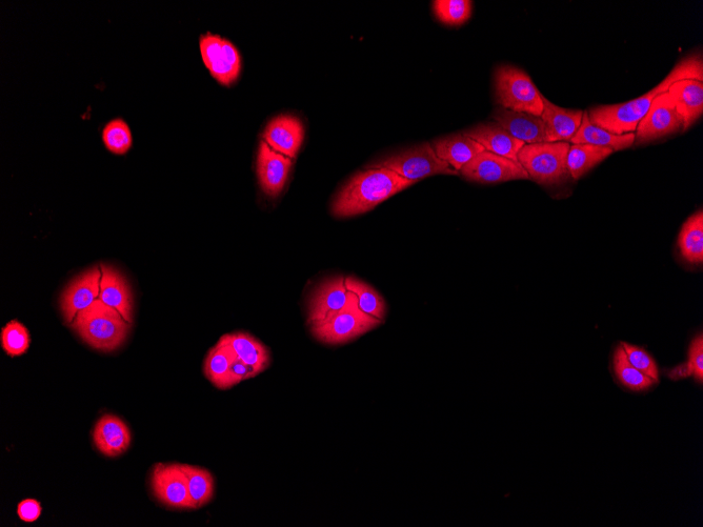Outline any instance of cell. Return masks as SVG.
Instances as JSON below:
<instances>
[{
    "instance_id": "cell-1",
    "label": "cell",
    "mask_w": 703,
    "mask_h": 527,
    "mask_svg": "<svg viewBox=\"0 0 703 527\" xmlns=\"http://www.w3.org/2000/svg\"><path fill=\"white\" fill-rule=\"evenodd\" d=\"M684 79L703 81V62L700 54H693L680 60L658 86L629 103L592 108L588 112L590 121L594 126L615 135L634 133L640 120L648 113L653 100L668 92L676 81Z\"/></svg>"
},
{
    "instance_id": "cell-2",
    "label": "cell",
    "mask_w": 703,
    "mask_h": 527,
    "mask_svg": "<svg viewBox=\"0 0 703 527\" xmlns=\"http://www.w3.org/2000/svg\"><path fill=\"white\" fill-rule=\"evenodd\" d=\"M414 184L390 170L370 168L356 174L340 189L332 202L331 212L336 218L368 213Z\"/></svg>"
},
{
    "instance_id": "cell-3",
    "label": "cell",
    "mask_w": 703,
    "mask_h": 527,
    "mask_svg": "<svg viewBox=\"0 0 703 527\" xmlns=\"http://www.w3.org/2000/svg\"><path fill=\"white\" fill-rule=\"evenodd\" d=\"M70 327L91 348L110 353L123 346L132 324L115 309L96 299L76 315Z\"/></svg>"
},
{
    "instance_id": "cell-4",
    "label": "cell",
    "mask_w": 703,
    "mask_h": 527,
    "mask_svg": "<svg viewBox=\"0 0 703 527\" xmlns=\"http://www.w3.org/2000/svg\"><path fill=\"white\" fill-rule=\"evenodd\" d=\"M381 323L383 321L361 311L356 295L348 291L346 306L311 324V333L316 340L337 346L365 335Z\"/></svg>"
},
{
    "instance_id": "cell-5",
    "label": "cell",
    "mask_w": 703,
    "mask_h": 527,
    "mask_svg": "<svg viewBox=\"0 0 703 527\" xmlns=\"http://www.w3.org/2000/svg\"><path fill=\"white\" fill-rule=\"evenodd\" d=\"M497 103L504 109L541 117L544 112L541 93L531 77L513 66H500L495 72Z\"/></svg>"
},
{
    "instance_id": "cell-6",
    "label": "cell",
    "mask_w": 703,
    "mask_h": 527,
    "mask_svg": "<svg viewBox=\"0 0 703 527\" xmlns=\"http://www.w3.org/2000/svg\"><path fill=\"white\" fill-rule=\"evenodd\" d=\"M570 143L526 145L518 154V162L530 179L542 186L560 184L569 175L567 159Z\"/></svg>"
},
{
    "instance_id": "cell-7",
    "label": "cell",
    "mask_w": 703,
    "mask_h": 527,
    "mask_svg": "<svg viewBox=\"0 0 703 527\" xmlns=\"http://www.w3.org/2000/svg\"><path fill=\"white\" fill-rule=\"evenodd\" d=\"M370 168H384L413 182L434 175H458L446 161L436 155L430 144L401 151L376 162Z\"/></svg>"
},
{
    "instance_id": "cell-8",
    "label": "cell",
    "mask_w": 703,
    "mask_h": 527,
    "mask_svg": "<svg viewBox=\"0 0 703 527\" xmlns=\"http://www.w3.org/2000/svg\"><path fill=\"white\" fill-rule=\"evenodd\" d=\"M203 62L212 77L222 86L231 87L240 76L241 56L230 40L212 33L199 38Z\"/></svg>"
},
{
    "instance_id": "cell-9",
    "label": "cell",
    "mask_w": 703,
    "mask_h": 527,
    "mask_svg": "<svg viewBox=\"0 0 703 527\" xmlns=\"http://www.w3.org/2000/svg\"><path fill=\"white\" fill-rule=\"evenodd\" d=\"M151 486L155 498L167 508L195 510L182 464H156L152 471Z\"/></svg>"
},
{
    "instance_id": "cell-10",
    "label": "cell",
    "mask_w": 703,
    "mask_h": 527,
    "mask_svg": "<svg viewBox=\"0 0 703 527\" xmlns=\"http://www.w3.org/2000/svg\"><path fill=\"white\" fill-rule=\"evenodd\" d=\"M684 130V119L677 112L668 92L657 96L644 118L640 120L635 134L637 145Z\"/></svg>"
},
{
    "instance_id": "cell-11",
    "label": "cell",
    "mask_w": 703,
    "mask_h": 527,
    "mask_svg": "<svg viewBox=\"0 0 703 527\" xmlns=\"http://www.w3.org/2000/svg\"><path fill=\"white\" fill-rule=\"evenodd\" d=\"M461 176L477 184H499L518 179H530L529 174L518 161L493 154L481 152L460 170Z\"/></svg>"
},
{
    "instance_id": "cell-12",
    "label": "cell",
    "mask_w": 703,
    "mask_h": 527,
    "mask_svg": "<svg viewBox=\"0 0 703 527\" xmlns=\"http://www.w3.org/2000/svg\"><path fill=\"white\" fill-rule=\"evenodd\" d=\"M100 279V266L91 268L77 276L60 296V310L69 326L80 311L90 307L98 299Z\"/></svg>"
},
{
    "instance_id": "cell-13",
    "label": "cell",
    "mask_w": 703,
    "mask_h": 527,
    "mask_svg": "<svg viewBox=\"0 0 703 527\" xmlns=\"http://www.w3.org/2000/svg\"><path fill=\"white\" fill-rule=\"evenodd\" d=\"M292 164V158L276 152L261 140L256 161L261 190L270 197H277L283 192Z\"/></svg>"
},
{
    "instance_id": "cell-14",
    "label": "cell",
    "mask_w": 703,
    "mask_h": 527,
    "mask_svg": "<svg viewBox=\"0 0 703 527\" xmlns=\"http://www.w3.org/2000/svg\"><path fill=\"white\" fill-rule=\"evenodd\" d=\"M263 138L273 150L293 159L304 143L305 128L296 116L283 114L270 121Z\"/></svg>"
},
{
    "instance_id": "cell-15",
    "label": "cell",
    "mask_w": 703,
    "mask_h": 527,
    "mask_svg": "<svg viewBox=\"0 0 703 527\" xmlns=\"http://www.w3.org/2000/svg\"><path fill=\"white\" fill-rule=\"evenodd\" d=\"M93 440L100 453L114 458L128 451L132 437L128 425L122 419L105 415L95 425Z\"/></svg>"
},
{
    "instance_id": "cell-16",
    "label": "cell",
    "mask_w": 703,
    "mask_h": 527,
    "mask_svg": "<svg viewBox=\"0 0 703 527\" xmlns=\"http://www.w3.org/2000/svg\"><path fill=\"white\" fill-rule=\"evenodd\" d=\"M541 99L544 103L541 119L545 124L547 143H571L581 125L584 112L560 108L542 94Z\"/></svg>"
},
{
    "instance_id": "cell-17",
    "label": "cell",
    "mask_w": 703,
    "mask_h": 527,
    "mask_svg": "<svg viewBox=\"0 0 703 527\" xmlns=\"http://www.w3.org/2000/svg\"><path fill=\"white\" fill-rule=\"evenodd\" d=\"M493 118L496 124L526 145L547 143L545 124L541 117L501 108L494 112Z\"/></svg>"
},
{
    "instance_id": "cell-18",
    "label": "cell",
    "mask_w": 703,
    "mask_h": 527,
    "mask_svg": "<svg viewBox=\"0 0 703 527\" xmlns=\"http://www.w3.org/2000/svg\"><path fill=\"white\" fill-rule=\"evenodd\" d=\"M343 276L328 279L311 296L308 307V323L324 320L330 313L343 309L348 300V290Z\"/></svg>"
},
{
    "instance_id": "cell-19",
    "label": "cell",
    "mask_w": 703,
    "mask_h": 527,
    "mask_svg": "<svg viewBox=\"0 0 703 527\" xmlns=\"http://www.w3.org/2000/svg\"><path fill=\"white\" fill-rule=\"evenodd\" d=\"M475 141L488 152L518 161V154L526 146L496 123L481 124L461 133Z\"/></svg>"
},
{
    "instance_id": "cell-20",
    "label": "cell",
    "mask_w": 703,
    "mask_h": 527,
    "mask_svg": "<svg viewBox=\"0 0 703 527\" xmlns=\"http://www.w3.org/2000/svg\"><path fill=\"white\" fill-rule=\"evenodd\" d=\"M100 269H102V279H100L98 299L115 309L132 324L133 296L127 279L112 267L102 265Z\"/></svg>"
},
{
    "instance_id": "cell-21",
    "label": "cell",
    "mask_w": 703,
    "mask_h": 527,
    "mask_svg": "<svg viewBox=\"0 0 703 527\" xmlns=\"http://www.w3.org/2000/svg\"><path fill=\"white\" fill-rule=\"evenodd\" d=\"M677 112L688 130L703 113V83L697 79L678 80L668 90Z\"/></svg>"
},
{
    "instance_id": "cell-22",
    "label": "cell",
    "mask_w": 703,
    "mask_h": 527,
    "mask_svg": "<svg viewBox=\"0 0 703 527\" xmlns=\"http://www.w3.org/2000/svg\"><path fill=\"white\" fill-rule=\"evenodd\" d=\"M432 147L436 155L456 172H460L475 156L486 151L477 141L463 134L435 140Z\"/></svg>"
},
{
    "instance_id": "cell-23",
    "label": "cell",
    "mask_w": 703,
    "mask_h": 527,
    "mask_svg": "<svg viewBox=\"0 0 703 527\" xmlns=\"http://www.w3.org/2000/svg\"><path fill=\"white\" fill-rule=\"evenodd\" d=\"M237 355L231 344L223 336L216 346L208 353L204 372L206 377L219 390L227 391L234 387L235 383L231 375V366Z\"/></svg>"
},
{
    "instance_id": "cell-24",
    "label": "cell",
    "mask_w": 703,
    "mask_h": 527,
    "mask_svg": "<svg viewBox=\"0 0 703 527\" xmlns=\"http://www.w3.org/2000/svg\"><path fill=\"white\" fill-rule=\"evenodd\" d=\"M572 145H592L608 148L614 152L626 150L635 144V133L615 135L597 126L589 118L588 111L582 115L581 125L571 140Z\"/></svg>"
},
{
    "instance_id": "cell-25",
    "label": "cell",
    "mask_w": 703,
    "mask_h": 527,
    "mask_svg": "<svg viewBox=\"0 0 703 527\" xmlns=\"http://www.w3.org/2000/svg\"><path fill=\"white\" fill-rule=\"evenodd\" d=\"M237 357L252 370L254 376L265 372L270 366V352L263 343L248 333L224 335Z\"/></svg>"
},
{
    "instance_id": "cell-26",
    "label": "cell",
    "mask_w": 703,
    "mask_h": 527,
    "mask_svg": "<svg viewBox=\"0 0 703 527\" xmlns=\"http://www.w3.org/2000/svg\"><path fill=\"white\" fill-rule=\"evenodd\" d=\"M681 256L692 265L703 262V212L693 214L682 226L678 236Z\"/></svg>"
},
{
    "instance_id": "cell-27",
    "label": "cell",
    "mask_w": 703,
    "mask_h": 527,
    "mask_svg": "<svg viewBox=\"0 0 703 527\" xmlns=\"http://www.w3.org/2000/svg\"><path fill=\"white\" fill-rule=\"evenodd\" d=\"M614 153L613 150L592 145H573L567 159L569 175L577 180Z\"/></svg>"
},
{
    "instance_id": "cell-28",
    "label": "cell",
    "mask_w": 703,
    "mask_h": 527,
    "mask_svg": "<svg viewBox=\"0 0 703 527\" xmlns=\"http://www.w3.org/2000/svg\"><path fill=\"white\" fill-rule=\"evenodd\" d=\"M345 285L349 292L356 295L361 311L381 321L385 320L387 306L383 296L369 286L368 283L351 276L346 278Z\"/></svg>"
},
{
    "instance_id": "cell-29",
    "label": "cell",
    "mask_w": 703,
    "mask_h": 527,
    "mask_svg": "<svg viewBox=\"0 0 703 527\" xmlns=\"http://www.w3.org/2000/svg\"><path fill=\"white\" fill-rule=\"evenodd\" d=\"M188 478L189 493L195 510L203 508L214 496V478L212 474L199 466L182 464Z\"/></svg>"
},
{
    "instance_id": "cell-30",
    "label": "cell",
    "mask_w": 703,
    "mask_h": 527,
    "mask_svg": "<svg viewBox=\"0 0 703 527\" xmlns=\"http://www.w3.org/2000/svg\"><path fill=\"white\" fill-rule=\"evenodd\" d=\"M614 372L618 380L632 391H644L655 383L650 377L636 370L629 362L624 348H617L613 358Z\"/></svg>"
},
{
    "instance_id": "cell-31",
    "label": "cell",
    "mask_w": 703,
    "mask_h": 527,
    "mask_svg": "<svg viewBox=\"0 0 703 527\" xmlns=\"http://www.w3.org/2000/svg\"><path fill=\"white\" fill-rule=\"evenodd\" d=\"M103 141L106 149L115 155L127 154L133 145V136L127 121L114 118L103 129Z\"/></svg>"
},
{
    "instance_id": "cell-32",
    "label": "cell",
    "mask_w": 703,
    "mask_h": 527,
    "mask_svg": "<svg viewBox=\"0 0 703 527\" xmlns=\"http://www.w3.org/2000/svg\"><path fill=\"white\" fill-rule=\"evenodd\" d=\"M472 7L470 0H436L433 3L436 17L448 26H461L468 22Z\"/></svg>"
},
{
    "instance_id": "cell-33",
    "label": "cell",
    "mask_w": 703,
    "mask_h": 527,
    "mask_svg": "<svg viewBox=\"0 0 703 527\" xmlns=\"http://www.w3.org/2000/svg\"><path fill=\"white\" fill-rule=\"evenodd\" d=\"M0 340H2L4 351L10 357L24 355L29 350L31 343L29 331L24 324L17 320L7 323L2 335H0Z\"/></svg>"
},
{
    "instance_id": "cell-34",
    "label": "cell",
    "mask_w": 703,
    "mask_h": 527,
    "mask_svg": "<svg viewBox=\"0 0 703 527\" xmlns=\"http://www.w3.org/2000/svg\"><path fill=\"white\" fill-rule=\"evenodd\" d=\"M620 346L624 348L629 362L636 370L650 377L655 383L659 382L657 364L648 352L627 342H621Z\"/></svg>"
},
{
    "instance_id": "cell-35",
    "label": "cell",
    "mask_w": 703,
    "mask_h": 527,
    "mask_svg": "<svg viewBox=\"0 0 703 527\" xmlns=\"http://www.w3.org/2000/svg\"><path fill=\"white\" fill-rule=\"evenodd\" d=\"M688 366L692 375L699 382L703 381V335L699 334L692 341L689 349Z\"/></svg>"
},
{
    "instance_id": "cell-36",
    "label": "cell",
    "mask_w": 703,
    "mask_h": 527,
    "mask_svg": "<svg viewBox=\"0 0 703 527\" xmlns=\"http://www.w3.org/2000/svg\"><path fill=\"white\" fill-rule=\"evenodd\" d=\"M43 508L35 499H26L17 506V515L26 523H33L42 516Z\"/></svg>"
},
{
    "instance_id": "cell-37",
    "label": "cell",
    "mask_w": 703,
    "mask_h": 527,
    "mask_svg": "<svg viewBox=\"0 0 703 527\" xmlns=\"http://www.w3.org/2000/svg\"><path fill=\"white\" fill-rule=\"evenodd\" d=\"M231 375L235 385L240 383L241 381L255 377L252 370L247 366V364L238 357L232 363Z\"/></svg>"
},
{
    "instance_id": "cell-38",
    "label": "cell",
    "mask_w": 703,
    "mask_h": 527,
    "mask_svg": "<svg viewBox=\"0 0 703 527\" xmlns=\"http://www.w3.org/2000/svg\"><path fill=\"white\" fill-rule=\"evenodd\" d=\"M690 376H692V372H691L687 363L681 364V366L677 367L675 370H673L670 373V377L675 380L690 377Z\"/></svg>"
}]
</instances>
